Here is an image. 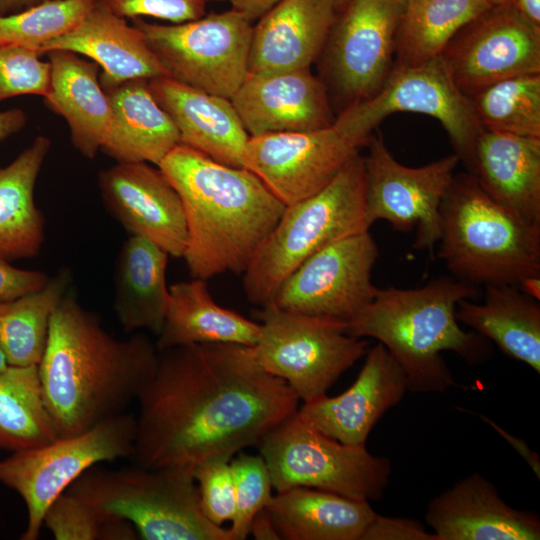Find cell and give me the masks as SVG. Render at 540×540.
I'll use <instances>...</instances> for the list:
<instances>
[{
    "instance_id": "5bb4252c",
    "label": "cell",
    "mask_w": 540,
    "mask_h": 540,
    "mask_svg": "<svg viewBox=\"0 0 540 540\" xmlns=\"http://www.w3.org/2000/svg\"><path fill=\"white\" fill-rule=\"evenodd\" d=\"M364 157L365 220H379L394 230L412 232V247L434 253L440 238L439 208L460 162L456 154L421 167L398 162L381 135H372Z\"/></svg>"
},
{
    "instance_id": "f546056e",
    "label": "cell",
    "mask_w": 540,
    "mask_h": 540,
    "mask_svg": "<svg viewBox=\"0 0 540 540\" xmlns=\"http://www.w3.org/2000/svg\"><path fill=\"white\" fill-rule=\"evenodd\" d=\"M207 280L192 278L169 286V303L158 350L205 343H228L253 347L260 323L221 307L212 298Z\"/></svg>"
},
{
    "instance_id": "8fae6325",
    "label": "cell",
    "mask_w": 540,
    "mask_h": 540,
    "mask_svg": "<svg viewBox=\"0 0 540 540\" xmlns=\"http://www.w3.org/2000/svg\"><path fill=\"white\" fill-rule=\"evenodd\" d=\"M167 76L231 99L248 75L253 25L230 9L180 24L134 19Z\"/></svg>"
},
{
    "instance_id": "7c38bea8",
    "label": "cell",
    "mask_w": 540,
    "mask_h": 540,
    "mask_svg": "<svg viewBox=\"0 0 540 540\" xmlns=\"http://www.w3.org/2000/svg\"><path fill=\"white\" fill-rule=\"evenodd\" d=\"M396 112L436 118L446 130L454 154L471 172L475 143L483 128L471 99L455 84L440 56L414 66L394 65L374 96L344 109L336 118L364 147L378 125Z\"/></svg>"
},
{
    "instance_id": "44dd1931",
    "label": "cell",
    "mask_w": 540,
    "mask_h": 540,
    "mask_svg": "<svg viewBox=\"0 0 540 540\" xmlns=\"http://www.w3.org/2000/svg\"><path fill=\"white\" fill-rule=\"evenodd\" d=\"M425 520L436 540L540 539L538 515L508 505L478 472L434 497Z\"/></svg>"
},
{
    "instance_id": "277c9868",
    "label": "cell",
    "mask_w": 540,
    "mask_h": 540,
    "mask_svg": "<svg viewBox=\"0 0 540 540\" xmlns=\"http://www.w3.org/2000/svg\"><path fill=\"white\" fill-rule=\"evenodd\" d=\"M477 297V287L447 276L415 289L378 288L373 300L346 323V332L381 343L404 371L407 391L445 392L456 382L443 351H453L470 365L492 354L488 339L464 331L456 319L458 302Z\"/></svg>"
},
{
    "instance_id": "e575fe53",
    "label": "cell",
    "mask_w": 540,
    "mask_h": 540,
    "mask_svg": "<svg viewBox=\"0 0 540 540\" xmlns=\"http://www.w3.org/2000/svg\"><path fill=\"white\" fill-rule=\"evenodd\" d=\"M59 438L43 397L38 366H8L0 372V448L13 452Z\"/></svg>"
},
{
    "instance_id": "74e56055",
    "label": "cell",
    "mask_w": 540,
    "mask_h": 540,
    "mask_svg": "<svg viewBox=\"0 0 540 540\" xmlns=\"http://www.w3.org/2000/svg\"><path fill=\"white\" fill-rule=\"evenodd\" d=\"M43 525L56 540L137 539V533L129 522L102 513L69 491L51 503Z\"/></svg>"
},
{
    "instance_id": "9a60e30c",
    "label": "cell",
    "mask_w": 540,
    "mask_h": 540,
    "mask_svg": "<svg viewBox=\"0 0 540 540\" xmlns=\"http://www.w3.org/2000/svg\"><path fill=\"white\" fill-rule=\"evenodd\" d=\"M378 256L369 231L339 239L306 259L270 302L285 311L347 323L375 297L371 274Z\"/></svg>"
},
{
    "instance_id": "816d5d0a",
    "label": "cell",
    "mask_w": 540,
    "mask_h": 540,
    "mask_svg": "<svg viewBox=\"0 0 540 540\" xmlns=\"http://www.w3.org/2000/svg\"><path fill=\"white\" fill-rule=\"evenodd\" d=\"M524 294L539 300L540 298V276H532L523 279L516 286Z\"/></svg>"
},
{
    "instance_id": "ba28073f",
    "label": "cell",
    "mask_w": 540,
    "mask_h": 540,
    "mask_svg": "<svg viewBox=\"0 0 540 540\" xmlns=\"http://www.w3.org/2000/svg\"><path fill=\"white\" fill-rule=\"evenodd\" d=\"M258 446L277 492L307 487L358 500H377L392 472L387 457L321 433L297 411L271 429Z\"/></svg>"
},
{
    "instance_id": "7a4b0ae2",
    "label": "cell",
    "mask_w": 540,
    "mask_h": 540,
    "mask_svg": "<svg viewBox=\"0 0 540 540\" xmlns=\"http://www.w3.org/2000/svg\"><path fill=\"white\" fill-rule=\"evenodd\" d=\"M159 351L145 334H110L71 289L55 309L39 378L59 437L127 412L154 376Z\"/></svg>"
},
{
    "instance_id": "11a10c76",
    "label": "cell",
    "mask_w": 540,
    "mask_h": 540,
    "mask_svg": "<svg viewBox=\"0 0 540 540\" xmlns=\"http://www.w3.org/2000/svg\"><path fill=\"white\" fill-rule=\"evenodd\" d=\"M485 1H487L492 6H497V5L508 3L512 0H485Z\"/></svg>"
},
{
    "instance_id": "6da1fadb",
    "label": "cell",
    "mask_w": 540,
    "mask_h": 540,
    "mask_svg": "<svg viewBox=\"0 0 540 540\" xmlns=\"http://www.w3.org/2000/svg\"><path fill=\"white\" fill-rule=\"evenodd\" d=\"M137 401L132 458L145 468L231 460L298 410L299 398L252 347L205 343L158 350Z\"/></svg>"
},
{
    "instance_id": "cb8c5ba5",
    "label": "cell",
    "mask_w": 540,
    "mask_h": 540,
    "mask_svg": "<svg viewBox=\"0 0 540 540\" xmlns=\"http://www.w3.org/2000/svg\"><path fill=\"white\" fill-rule=\"evenodd\" d=\"M66 50L90 58L102 69L103 89L132 79L167 76L142 31L114 14L100 0L70 32L46 43L40 55Z\"/></svg>"
},
{
    "instance_id": "e0dca14e",
    "label": "cell",
    "mask_w": 540,
    "mask_h": 540,
    "mask_svg": "<svg viewBox=\"0 0 540 540\" xmlns=\"http://www.w3.org/2000/svg\"><path fill=\"white\" fill-rule=\"evenodd\" d=\"M361 148L334 119L317 130L249 137L243 167L287 206L321 191Z\"/></svg>"
},
{
    "instance_id": "4fadbf2b",
    "label": "cell",
    "mask_w": 540,
    "mask_h": 540,
    "mask_svg": "<svg viewBox=\"0 0 540 540\" xmlns=\"http://www.w3.org/2000/svg\"><path fill=\"white\" fill-rule=\"evenodd\" d=\"M403 6L404 0H349L338 13L318 57L319 79L333 110L339 113L380 90L394 66Z\"/></svg>"
},
{
    "instance_id": "8992f818",
    "label": "cell",
    "mask_w": 540,
    "mask_h": 540,
    "mask_svg": "<svg viewBox=\"0 0 540 540\" xmlns=\"http://www.w3.org/2000/svg\"><path fill=\"white\" fill-rule=\"evenodd\" d=\"M66 491L129 522L143 540H231L229 529L203 513L191 467H92Z\"/></svg>"
},
{
    "instance_id": "836d02e7",
    "label": "cell",
    "mask_w": 540,
    "mask_h": 540,
    "mask_svg": "<svg viewBox=\"0 0 540 540\" xmlns=\"http://www.w3.org/2000/svg\"><path fill=\"white\" fill-rule=\"evenodd\" d=\"M71 283V270L63 267L41 288L0 303V347L8 365L38 366L52 315Z\"/></svg>"
},
{
    "instance_id": "f907efd6",
    "label": "cell",
    "mask_w": 540,
    "mask_h": 540,
    "mask_svg": "<svg viewBox=\"0 0 540 540\" xmlns=\"http://www.w3.org/2000/svg\"><path fill=\"white\" fill-rule=\"evenodd\" d=\"M44 0H0V15L22 11Z\"/></svg>"
},
{
    "instance_id": "f35d334b",
    "label": "cell",
    "mask_w": 540,
    "mask_h": 540,
    "mask_svg": "<svg viewBox=\"0 0 540 540\" xmlns=\"http://www.w3.org/2000/svg\"><path fill=\"white\" fill-rule=\"evenodd\" d=\"M234 489L235 513L229 529L231 540H244L250 534L254 516L272 498V481L261 455L241 454L230 461Z\"/></svg>"
},
{
    "instance_id": "ab89813d",
    "label": "cell",
    "mask_w": 540,
    "mask_h": 540,
    "mask_svg": "<svg viewBox=\"0 0 540 540\" xmlns=\"http://www.w3.org/2000/svg\"><path fill=\"white\" fill-rule=\"evenodd\" d=\"M40 57L22 46L0 45V102L20 95L47 94L51 66Z\"/></svg>"
},
{
    "instance_id": "d6a6232c",
    "label": "cell",
    "mask_w": 540,
    "mask_h": 540,
    "mask_svg": "<svg viewBox=\"0 0 540 540\" xmlns=\"http://www.w3.org/2000/svg\"><path fill=\"white\" fill-rule=\"evenodd\" d=\"M491 7L485 0H404L394 65L414 66L440 56L464 26Z\"/></svg>"
},
{
    "instance_id": "4dcf8cb0",
    "label": "cell",
    "mask_w": 540,
    "mask_h": 540,
    "mask_svg": "<svg viewBox=\"0 0 540 540\" xmlns=\"http://www.w3.org/2000/svg\"><path fill=\"white\" fill-rule=\"evenodd\" d=\"M456 319L540 374V304L516 286H485L482 303L458 302Z\"/></svg>"
},
{
    "instance_id": "30bf717a",
    "label": "cell",
    "mask_w": 540,
    "mask_h": 540,
    "mask_svg": "<svg viewBox=\"0 0 540 540\" xmlns=\"http://www.w3.org/2000/svg\"><path fill=\"white\" fill-rule=\"evenodd\" d=\"M136 417L125 412L73 436L13 452L0 461V483L16 491L28 514L22 540H36L51 503L85 471L132 457Z\"/></svg>"
},
{
    "instance_id": "2e32d148",
    "label": "cell",
    "mask_w": 540,
    "mask_h": 540,
    "mask_svg": "<svg viewBox=\"0 0 540 540\" xmlns=\"http://www.w3.org/2000/svg\"><path fill=\"white\" fill-rule=\"evenodd\" d=\"M440 57L468 97L504 79L540 74V27L513 1L491 7L464 26Z\"/></svg>"
},
{
    "instance_id": "d6986e66",
    "label": "cell",
    "mask_w": 540,
    "mask_h": 540,
    "mask_svg": "<svg viewBox=\"0 0 540 540\" xmlns=\"http://www.w3.org/2000/svg\"><path fill=\"white\" fill-rule=\"evenodd\" d=\"M230 100L250 137L317 130L335 119L310 68L248 74Z\"/></svg>"
},
{
    "instance_id": "8d00e7d4",
    "label": "cell",
    "mask_w": 540,
    "mask_h": 540,
    "mask_svg": "<svg viewBox=\"0 0 540 540\" xmlns=\"http://www.w3.org/2000/svg\"><path fill=\"white\" fill-rule=\"evenodd\" d=\"M98 0H44L22 11L0 15V45L41 48L75 27Z\"/></svg>"
},
{
    "instance_id": "f1b7e54d",
    "label": "cell",
    "mask_w": 540,
    "mask_h": 540,
    "mask_svg": "<svg viewBox=\"0 0 540 540\" xmlns=\"http://www.w3.org/2000/svg\"><path fill=\"white\" fill-rule=\"evenodd\" d=\"M169 254L148 239L129 234L114 269L113 307L126 333L159 335L169 303L166 271Z\"/></svg>"
},
{
    "instance_id": "484cf974",
    "label": "cell",
    "mask_w": 540,
    "mask_h": 540,
    "mask_svg": "<svg viewBox=\"0 0 540 540\" xmlns=\"http://www.w3.org/2000/svg\"><path fill=\"white\" fill-rule=\"evenodd\" d=\"M51 66L46 106L68 123L71 141L82 156L95 158L108 135L112 109L99 80V65L66 50L46 53Z\"/></svg>"
},
{
    "instance_id": "bcb514c9",
    "label": "cell",
    "mask_w": 540,
    "mask_h": 540,
    "mask_svg": "<svg viewBox=\"0 0 540 540\" xmlns=\"http://www.w3.org/2000/svg\"><path fill=\"white\" fill-rule=\"evenodd\" d=\"M281 0H229L231 8L242 13L249 21L258 20Z\"/></svg>"
},
{
    "instance_id": "b9f144b4",
    "label": "cell",
    "mask_w": 540,
    "mask_h": 540,
    "mask_svg": "<svg viewBox=\"0 0 540 540\" xmlns=\"http://www.w3.org/2000/svg\"><path fill=\"white\" fill-rule=\"evenodd\" d=\"M114 14L123 18L151 17L172 24L201 18L208 0H100Z\"/></svg>"
},
{
    "instance_id": "4316f807",
    "label": "cell",
    "mask_w": 540,
    "mask_h": 540,
    "mask_svg": "<svg viewBox=\"0 0 540 540\" xmlns=\"http://www.w3.org/2000/svg\"><path fill=\"white\" fill-rule=\"evenodd\" d=\"M112 109L101 150L116 162L158 166L180 144L179 132L155 100L147 79H132L104 89Z\"/></svg>"
},
{
    "instance_id": "9c48e42d",
    "label": "cell",
    "mask_w": 540,
    "mask_h": 540,
    "mask_svg": "<svg viewBox=\"0 0 540 540\" xmlns=\"http://www.w3.org/2000/svg\"><path fill=\"white\" fill-rule=\"evenodd\" d=\"M255 314L261 321L252 347L257 362L304 403L326 395L369 349V342L349 335L342 321L285 311L271 302Z\"/></svg>"
},
{
    "instance_id": "ee69618b",
    "label": "cell",
    "mask_w": 540,
    "mask_h": 540,
    "mask_svg": "<svg viewBox=\"0 0 540 540\" xmlns=\"http://www.w3.org/2000/svg\"><path fill=\"white\" fill-rule=\"evenodd\" d=\"M48 279L45 272L17 268L0 259V303L37 290Z\"/></svg>"
},
{
    "instance_id": "603a6c76",
    "label": "cell",
    "mask_w": 540,
    "mask_h": 540,
    "mask_svg": "<svg viewBox=\"0 0 540 540\" xmlns=\"http://www.w3.org/2000/svg\"><path fill=\"white\" fill-rule=\"evenodd\" d=\"M148 83L155 100L176 126L180 144L218 163L243 167L250 136L230 99L168 76L149 79Z\"/></svg>"
},
{
    "instance_id": "3957f363",
    "label": "cell",
    "mask_w": 540,
    "mask_h": 540,
    "mask_svg": "<svg viewBox=\"0 0 540 540\" xmlns=\"http://www.w3.org/2000/svg\"><path fill=\"white\" fill-rule=\"evenodd\" d=\"M184 207L192 278L244 273L286 205L253 172L179 144L159 163Z\"/></svg>"
},
{
    "instance_id": "60d3db41",
    "label": "cell",
    "mask_w": 540,
    "mask_h": 540,
    "mask_svg": "<svg viewBox=\"0 0 540 540\" xmlns=\"http://www.w3.org/2000/svg\"><path fill=\"white\" fill-rule=\"evenodd\" d=\"M230 461L211 460L194 468L203 513L218 526L232 521L235 513V489Z\"/></svg>"
},
{
    "instance_id": "db71d44e",
    "label": "cell",
    "mask_w": 540,
    "mask_h": 540,
    "mask_svg": "<svg viewBox=\"0 0 540 540\" xmlns=\"http://www.w3.org/2000/svg\"><path fill=\"white\" fill-rule=\"evenodd\" d=\"M348 2L349 0H334L338 13L341 12L346 7Z\"/></svg>"
},
{
    "instance_id": "1f68e13d",
    "label": "cell",
    "mask_w": 540,
    "mask_h": 540,
    "mask_svg": "<svg viewBox=\"0 0 540 540\" xmlns=\"http://www.w3.org/2000/svg\"><path fill=\"white\" fill-rule=\"evenodd\" d=\"M51 140L38 136L14 161L0 166V259L12 261L39 254L46 220L34 200L37 177Z\"/></svg>"
},
{
    "instance_id": "c3c4849f",
    "label": "cell",
    "mask_w": 540,
    "mask_h": 540,
    "mask_svg": "<svg viewBox=\"0 0 540 540\" xmlns=\"http://www.w3.org/2000/svg\"><path fill=\"white\" fill-rule=\"evenodd\" d=\"M250 533L257 540L281 539L265 508L254 516Z\"/></svg>"
},
{
    "instance_id": "ffe728a7",
    "label": "cell",
    "mask_w": 540,
    "mask_h": 540,
    "mask_svg": "<svg viewBox=\"0 0 540 540\" xmlns=\"http://www.w3.org/2000/svg\"><path fill=\"white\" fill-rule=\"evenodd\" d=\"M355 382L335 397L304 403L298 415L321 433L347 445L366 446L372 428L407 391L406 376L387 349H368Z\"/></svg>"
},
{
    "instance_id": "f6af8a7d",
    "label": "cell",
    "mask_w": 540,
    "mask_h": 540,
    "mask_svg": "<svg viewBox=\"0 0 540 540\" xmlns=\"http://www.w3.org/2000/svg\"><path fill=\"white\" fill-rule=\"evenodd\" d=\"M478 416L485 423L490 425L501 437H503L519 453V455L526 461V463L533 470L537 478L540 479V461H539L538 454L532 451L523 439H520L510 434L509 432L504 430L502 427H500L498 424H496L487 416H484V415H478Z\"/></svg>"
},
{
    "instance_id": "d590c367",
    "label": "cell",
    "mask_w": 540,
    "mask_h": 540,
    "mask_svg": "<svg viewBox=\"0 0 540 540\" xmlns=\"http://www.w3.org/2000/svg\"><path fill=\"white\" fill-rule=\"evenodd\" d=\"M469 98L483 130L540 137V74L501 80Z\"/></svg>"
},
{
    "instance_id": "9f6ffc18",
    "label": "cell",
    "mask_w": 540,
    "mask_h": 540,
    "mask_svg": "<svg viewBox=\"0 0 540 540\" xmlns=\"http://www.w3.org/2000/svg\"><path fill=\"white\" fill-rule=\"evenodd\" d=\"M208 1H229V0H208Z\"/></svg>"
},
{
    "instance_id": "ac0fdd59",
    "label": "cell",
    "mask_w": 540,
    "mask_h": 540,
    "mask_svg": "<svg viewBox=\"0 0 540 540\" xmlns=\"http://www.w3.org/2000/svg\"><path fill=\"white\" fill-rule=\"evenodd\" d=\"M102 201L129 234L183 257L187 225L182 200L167 176L146 162H117L98 175Z\"/></svg>"
},
{
    "instance_id": "52a82bcc",
    "label": "cell",
    "mask_w": 540,
    "mask_h": 540,
    "mask_svg": "<svg viewBox=\"0 0 540 540\" xmlns=\"http://www.w3.org/2000/svg\"><path fill=\"white\" fill-rule=\"evenodd\" d=\"M369 229L365 220L364 156L359 151L321 191L286 206L267 241L243 273L248 301L264 306L314 253Z\"/></svg>"
},
{
    "instance_id": "681fc988",
    "label": "cell",
    "mask_w": 540,
    "mask_h": 540,
    "mask_svg": "<svg viewBox=\"0 0 540 540\" xmlns=\"http://www.w3.org/2000/svg\"><path fill=\"white\" fill-rule=\"evenodd\" d=\"M519 11L534 25L540 27V0H512Z\"/></svg>"
},
{
    "instance_id": "d4e9b609",
    "label": "cell",
    "mask_w": 540,
    "mask_h": 540,
    "mask_svg": "<svg viewBox=\"0 0 540 540\" xmlns=\"http://www.w3.org/2000/svg\"><path fill=\"white\" fill-rule=\"evenodd\" d=\"M470 173L501 206L540 224V137L483 130Z\"/></svg>"
},
{
    "instance_id": "83f0119b",
    "label": "cell",
    "mask_w": 540,
    "mask_h": 540,
    "mask_svg": "<svg viewBox=\"0 0 540 540\" xmlns=\"http://www.w3.org/2000/svg\"><path fill=\"white\" fill-rule=\"evenodd\" d=\"M265 509L286 540H361L377 514L367 500L307 487L277 492Z\"/></svg>"
},
{
    "instance_id": "5b68a950",
    "label": "cell",
    "mask_w": 540,
    "mask_h": 540,
    "mask_svg": "<svg viewBox=\"0 0 540 540\" xmlns=\"http://www.w3.org/2000/svg\"><path fill=\"white\" fill-rule=\"evenodd\" d=\"M439 215L437 255L453 278L477 287L540 276V224L501 206L471 173L454 175Z\"/></svg>"
},
{
    "instance_id": "f5cc1de1",
    "label": "cell",
    "mask_w": 540,
    "mask_h": 540,
    "mask_svg": "<svg viewBox=\"0 0 540 540\" xmlns=\"http://www.w3.org/2000/svg\"><path fill=\"white\" fill-rule=\"evenodd\" d=\"M8 366L5 355L0 347V372L5 370Z\"/></svg>"
},
{
    "instance_id": "7bdbcfd3",
    "label": "cell",
    "mask_w": 540,
    "mask_h": 540,
    "mask_svg": "<svg viewBox=\"0 0 540 540\" xmlns=\"http://www.w3.org/2000/svg\"><path fill=\"white\" fill-rule=\"evenodd\" d=\"M361 540H436L415 519L381 516L378 513L367 527Z\"/></svg>"
},
{
    "instance_id": "7dc6e473",
    "label": "cell",
    "mask_w": 540,
    "mask_h": 540,
    "mask_svg": "<svg viewBox=\"0 0 540 540\" xmlns=\"http://www.w3.org/2000/svg\"><path fill=\"white\" fill-rule=\"evenodd\" d=\"M26 121L25 112L19 108L0 112V142L20 131Z\"/></svg>"
},
{
    "instance_id": "7402d4cb",
    "label": "cell",
    "mask_w": 540,
    "mask_h": 540,
    "mask_svg": "<svg viewBox=\"0 0 540 540\" xmlns=\"http://www.w3.org/2000/svg\"><path fill=\"white\" fill-rule=\"evenodd\" d=\"M337 15L334 0H281L253 26L248 74L310 68Z\"/></svg>"
}]
</instances>
